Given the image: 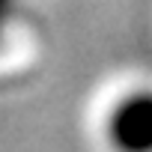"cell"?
Here are the masks:
<instances>
[{"label": "cell", "instance_id": "cell-2", "mask_svg": "<svg viewBox=\"0 0 152 152\" xmlns=\"http://www.w3.org/2000/svg\"><path fill=\"white\" fill-rule=\"evenodd\" d=\"M24 12V0H0V48L9 42Z\"/></svg>", "mask_w": 152, "mask_h": 152}, {"label": "cell", "instance_id": "cell-1", "mask_svg": "<svg viewBox=\"0 0 152 152\" xmlns=\"http://www.w3.org/2000/svg\"><path fill=\"white\" fill-rule=\"evenodd\" d=\"M104 137L113 152H152V87H134L107 107Z\"/></svg>", "mask_w": 152, "mask_h": 152}]
</instances>
